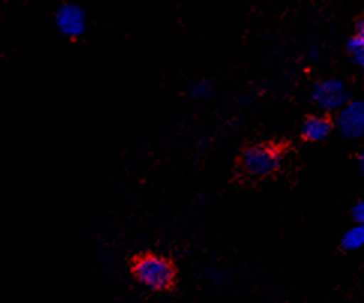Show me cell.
Segmentation results:
<instances>
[{
	"label": "cell",
	"instance_id": "obj_6",
	"mask_svg": "<svg viewBox=\"0 0 364 303\" xmlns=\"http://www.w3.org/2000/svg\"><path fill=\"white\" fill-rule=\"evenodd\" d=\"M331 122L324 117V116H311L309 119H306L303 127H301V134L306 140L309 142H323L331 132Z\"/></svg>",
	"mask_w": 364,
	"mask_h": 303
},
{
	"label": "cell",
	"instance_id": "obj_1",
	"mask_svg": "<svg viewBox=\"0 0 364 303\" xmlns=\"http://www.w3.org/2000/svg\"><path fill=\"white\" fill-rule=\"evenodd\" d=\"M136 280L150 290H165L171 287L176 278L173 265L161 255H143L134 265Z\"/></svg>",
	"mask_w": 364,
	"mask_h": 303
},
{
	"label": "cell",
	"instance_id": "obj_3",
	"mask_svg": "<svg viewBox=\"0 0 364 303\" xmlns=\"http://www.w3.org/2000/svg\"><path fill=\"white\" fill-rule=\"evenodd\" d=\"M311 98L314 104L324 112H336L351 101V93L345 81L339 78H326L315 83L311 90Z\"/></svg>",
	"mask_w": 364,
	"mask_h": 303
},
{
	"label": "cell",
	"instance_id": "obj_5",
	"mask_svg": "<svg viewBox=\"0 0 364 303\" xmlns=\"http://www.w3.org/2000/svg\"><path fill=\"white\" fill-rule=\"evenodd\" d=\"M55 26H58L62 35L68 38H77L86 31V12L75 4L62 5L55 12Z\"/></svg>",
	"mask_w": 364,
	"mask_h": 303
},
{
	"label": "cell",
	"instance_id": "obj_8",
	"mask_svg": "<svg viewBox=\"0 0 364 303\" xmlns=\"http://www.w3.org/2000/svg\"><path fill=\"white\" fill-rule=\"evenodd\" d=\"M342 246L346 251H357L364 246V224H355L342 236Z\"/></svg>",
	"mask_w": 364,
	"mask_h": 303
},
{
	"label": "cell",
	"instance_id": "obj_7",
	"mask_svg": "<svg viewBox=\"0 0 364 303\" xmlns=\"http://www.w3.org/2000/svg\"><path fill=\"white\" fill-rule=\"evenodd\" d=\"M346 50L354 63L364 71V20L357 23L354 35L346 43Z\"/></svg>",
	"mask_w": 364,
	"mask_h": 303
},
{
	"label": "cell",
	"instance_id": "obj_4",
	"mask_svg": "<svg viewBox=\"0 0 364 303\" xmlns=\"http://www.w3.org/2000/svg\"><path fill=\"white\" fill-rule=\"evenodd\" d=\"M338 128L346 139H360L364 135V100L349 101L339 110Z\"/></svg>",
	"mask_w": 364,
	"mask_h": 303
},
{
	"label": "cell",
	"instance_id": "obj_2",
	"mask_svg": "<svg viewBox=\"0 0 364 303\" xmlns=\"http://www.w3.org/2000/svg\"><path fill=\"white\" fill-rule=\"evenodd\" d=\"M282 150L272 144L249 146L242 155V167L252 177H265L281 167Z\"/></svg>",
	"mask_w": 364,
	"mask_h": 303
},
{
	"label": "cell",
	"instance_id": "obj_9",
	"mask_svg": "<svg viewBox=\"0 0 364 303\" xmlns=\"http://www.w3.org/2000/svg\"><path fill=\"white\" fill-rule=\"evenodd\" d=\"M192 95L198 100H207L213 95V85L208 80H200L192 86Z\"/></svg>",
	"mask_w": 364,
	"mask_h": 303
},
{
	"label": "cell",
	"instance_id": "obj_10",
	"mask_svg": "<svg viewBox=\"0 0 364 303\" xmlns=\"http://www.w3.org/2000/svg\"><path fill=\"white\" fill-rule=\"evenodd\" d=\"M353 218L357 224H364V200L358 201L353 209Z\"/></svg>",
	"mask_w": 364,
	"mask_h": 303
},
{
	"label": "cell",
	"instance_id": "obj_11",
	"mask_svg": "<svg viewBox=\"0 0 364 303\" xmlns=\"http://www.w3.org/2000/svg\"><path fill=\"white\" fill-rule=\"evenodd\" d=\"M358 165H360V170H361V173L364 174V152L363 154L360 155V158H358Z\"/></svg>",
	"mask_w": 364,
	"mask_h": 303
}]
</instances>
